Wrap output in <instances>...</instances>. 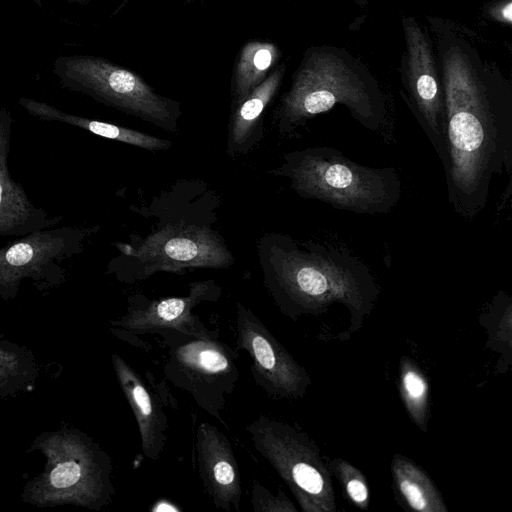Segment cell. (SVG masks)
<instances>
[{"label": "cell", "mask_w": 512, "mask_h": 512, "mask_svg": "<svg viewBox=\"0 0 512 512\" xmlns=\"http://www.w3.org/2000/svg\"><path fill=\"white\" fill-rule=\"evenodd\" d=\"M119 386L135 416L143 455L159 458L167 442L168 420L156 393L151 391L137 371L118 353L111 356Z\"/></svg>", "instance_id": "2e32d148"}, {"label": "cell", "mask_w": 512, "mask_h": 512, "mask_svg": "<svg viewBox=\"0 0 512 512\" xmlns=\"http://www.w3.org/2000/svg\"><path fill=\"white\" fill-rule=\"evenodd\" d=\"M236 350L251 360L254 382L273 399H297L305 395L311 378L264 323L245 305L236 304Z\"/></svg>", "instance_id": "8fae6325"}, {"label": "cell", "mask_w": 512, "mask_h": 512, "mask_svg": "<svg viewBox=\"0 0 512 512\" xmlns=\"http://www.w3.org/2000/svg\"><path fill=\"white\" fill-rule=\"evenodd\" d=\"M27 453L40 452L41 472L22 487L21 500L35 508L75 506L100 511L116 495L110 455L89 434L62 422L53 430L37 434Z\"/></svg>", "instance_id": "3957f363"}, {"label": "cell", "mask_w": 512, "mask_h": 512, "mask_svg": "<svg viewBox=\"0 0 512 512\" xmlns=\"http://www.w3.org/2000/svg\"><path fill=\"white\" fill-rule=\"evenodd\" d=\"M12 123L10 112L0 107V237H20L54 227L61 221L60 216L36 207L23 186L11 177L8 157Z\"/></svg>", "instance_id": "9a60e30c"}, {"label": "cell", "mask_w": 512, "mask_h": 512, "mask_svg": "<svg viewBox=\"0 0 512 512\" xmlns=\"http://www.w3.org/2000/svg\"><path fill=\"white\" fill-rule=\"evenodd\" d=\"M59 83L74 92L174 132L180 103L158 94L135 72L93 55H62L53 62Z\"/></svg>", "instance_id": "8992f818"}, {"label": "cell", "mask_w": 512, "mask_h": 512, "mask_svg": "<svg viewBox=\"0 0 512 512\" xmlns=\"http://www.w3.org/2000/svg\"><path fill=\"white\" fill-rule=\"evenodd\" d=\"M251 505L254 512H297L298 510L282 489L274 495L258 481H254L252 485Z\"/></svg>", "instance_id": "d4e9b609"}, {"label": "cell", "mask_w": 512, "mask_h": 512, "mask_svg": "<svg viewBox=\"0 0 512 512\" xmlns=\"http://www.w3.org/2000/svg\"><path fill=\"white\" fill-rule=\"evenodd\" d=\"M393 489L400 505L416 512H447L442 494L419 465L402 454L391 461Z\"/></svg>", "instance_id": "d6986e66"}, {"label": "cell", "mask_w": 512, "mask_h": 512, "mask_svg": "<svg viewBox=\"0 0 512 512\" xmlns=\"http://www.w3.org/2000/svg\"><path fill=\"white\" fill-rule=\"evenodd\" d=\"M399 391L409 417L422 432H426L429 386L417 363L408 356L402 357L400 361Z\"/></svg>", "instance_id": "7402d4cb"}, {"label": "cell", "mask_w": 512, "mask_h": 512, "mask_svg": "<svg viewBox=\"0 0 512 512\" xmlns=\"http://www.w3.org/2000/svg\"><path fill=\"white\" fill-rule=\"evenodd\" d=\"M283 65L274 69L241 102L232 106L227 153L233 157L247 153L262 134L263 112L276 95L284 75Z\"/></svg>", "instance_id": "e0dca14e"}, {"label": "cell", "mask_w": 512, "mask_h": 512, "mask_svg": "<svg viewBox=\"0 0 512 512\" xmlns=\"http://www.w3.org/2000/svg\"><path fill=\"white\" fill-rule=\"evenodd\" d=\"M261 252L264 284L280 312L296 321L344 305L350 334L359 331L379 295L370 268L343 247L288 235H267Z\"/></svg>", "instance_id": "7a4b0ae2"}, {"label": "cell", "mask_w": 512, "mask_h": 512, "mask_svg": "<svg viewBox=\"0 0 512 512\" xmlns=\"http://www.w3.org/2000/svg\"><path fill=\"white\" fill-rule=\"evenodd\" d=\"M194 0H186L187 3H191L193 2Z\"/></svg>", "instance_id": "4316f807"}, {"label": "cell", "mask_w": 512, "mask_h": 512, "mask_svg": "<svg viewBox=\"0 0 512 512\" xmlns=\"http://www.w3.org/2000/svg\"><path fill=\"white\" fill-rule=\"evenodd\" d=\"M344 105L364 128L379 132L386 124L383 98L377 88L339 57L307 55L283 94L276 112L279 131L290 134L309 119Z\"/></svg>", "instance_id": "5b68a950"}, {"label": "cell", "mask_w": 512, "mask_h": 512, "mask_svg": "<svg viewBox=\"0 0 512 512\" xmlns=\"http://www.w3.org/2000/svg\"><path fill=\"white\" fill-rule=\"evenodd\" d=\"M40 377V364L25 345L0 339V399L32 391Z\"/></svg>", "instance_id": "ffe728a7"}, {"label": "cell", "mask_w": 512, "mask_h": 512, "mask_svg": "<svg viewBox=\"0 0 512 512\" xmlns=\"http://www.w3.org/2000/svg\"><path fill=\"white\" fill-rule=\"evenodd\" d=\"M512 299L504 292H499L493 299L488 310L479 318L486 327L489 340L488 346L500 352L509 363L511 362V320Z\"/></svg>", "instance_id": "603a6c76"}, {"label": "cell", "mask_w": 512, "mask_h": 512, "mask_svg": "<svg viewBox=\"0 0 512 512\" xmlns=\"http://www.w3.org/2000/svg\"><path fill=\"white\" fill-rule=\"evenodd\" d=\"M408 51V90L414 116L437 153L443 169L447 164L445 105L431 47L411 19L403 21Z\"/></svg>", "instance_id": "4fadbf2b"}, {"label": "cell", "mask_w": 512, "mask_h": 512, "mask_svg": "<svg viewBox=\"0 0 512 512\" xmlns=\"http://www.w3.org/2000/svg\"><path fill=\"white\" fill-rule=\"evenodd\" d=\"M501 16L504 21L511 22V2H508L506 6L502 7Z\"/></svg>", "instance_id": "484cf974"}, {"label": "cell", "mask_w": 512, "mask_h": 512, "mask_svg": "<svg viewBox=\"0 0 512 512\" xmlns=\"http://www.w3.org/2000/svg\"><path fill=\"white\" fill-rule=\"evenodd\" d=\"M198 474L217 509L240 511L241 477L237 459L225 434L209 422L196 431Z\"/></svg>", "instance_id": "5bb4252c"}, {"label": "cell", "mask_w": 512, "mask_h": 512, "mask_svg": "<svg viewBox=\"0 0 512 512\" xmlns=\"http://www.w3.org/2000/svg\"><path fill=\"white\" fill-rule=\"evenodd\" d=\"M93 232L84 227H50L37 230L0 248V300L18 296L24 284L40 292L66 280L65 262L80 254Z\"/></svg>", "instance_id": "9c48e42d"}, {"label": "cell", "mask_w": 512, "mask_h": 512, "mask_svg": "<svg viewBox=\"0 0 512 512\" xmlns=\"http://www.w3.org/2000/svg\"><path fill=\"white\" fill-rule=\"evenodd\" d=\"M278 58V47L269 41L252 40L241 47L232 76V106L265 80Z\"/></svg>", "instance_id": "44dd1931"}, {"label": "cell", "mask_w": 512, "mask_h": 512, "mask_svg": "<svg viewBox=\"0 0 512 512\" xmlns=\"http://www.w3.org/2000/svg\"><path fill=\"white\" fill-rule=\"evenodd\" d=\"M255 450L286 483L303 512H334L331 472L319 447L289 423L260 414L246 426Z\"/></svg>", "instance_id": "52a82bcc"}, {"label": "cell", "mask_w": 512, "mask_h": 512, "mask_svg": "<svg viewBox=\"0 0 512 512\" xmlns=\"http://www.w3.org/2000/svg\"><path fill=\"white\" fill-rule=\"evenodd\" d=\"M272 173L290 179L291 189L303 198L358 214H387L402 196L401 179L393 167L365 166L329 146L289 152Z\"/></svg>", "instance_id": "277c9868"}, {"label": "cell", "mask_w": 512, "mask_h": 512, "mask_svg": "<svg viewBox=\"0 0 512 512\" xmlns=\"http://www.w3.org/2000/svg\"><path fill=\"white\" fill-rule=\"evenodd\" d=\"M159 335L169 348L163 365L165 379L224 423L226 396L233 393L239 380L238 351L219 337H197L174 330Z\"/></svg>", "instance_id": "ba28073f"}, {"label": "cell", "mask_w": 512, "mask_h": 512, "mask_svg": "<svg viewBox=\"0 0 512 512\" xmlns=\"http://www.w3.org/2000/svg\"><path fill=\"white\" fill-rule=\"evenodd\" d=\"M221 288L213 280L192 282L189 294L182 297L148 299L141 294L128 298L126 313L109 321V331H119L135 336L178 331L197 337H219L218 330H210L193 313L202 302H216Z\"/></svg>", "instance_id": "7c38bea8"}, {"label": "cell", "mask_w": 512, "mask_h": 512, "mask_svg": "<svg viewBox=\"0 0 512 512\" xmlns=\"http://www.w3.org/2000/svg\"><path fill=\"white\" fill-rule=\"evenodd\" d=\"M448 203L466 221L485 208L495 175L512 172V99L485 81L460 49L443 60Z\"/></svg>", "instance_id": "6da1fadb"}, {"label": "cell", "mask_w": 512, "mask_h": 512, "mask_svg": "<svg viewBox=\"0 0 512 512\" xmlns=\"http://www.w3.org/2000/svg\"><path fill=\"white\" fill-rule=\"evenodd\" d=\"M328 467L330 472L338 479L345 498L355 507L367 509L370 502V493L363 473L343 458L330 460Z\"/></svg>", "instance_id": "cb8c5ba5"}, {"label": "cell", "mask_w": 512, "mask_h": 512, "mask_svg": "<svg viewBox=\"0 0 512 512\" xmlns=\"http://www.w3.org/2000/svg\"><path fill=\"white\" fill-rule=\"evenodd\" d=\"M18 104L30 115L45 121L61 122L76 126L95 135L130 144L146 150L158 151L171 147L172 142L161 139L141 131L119 126L108 122L89 119L83 116L70 114L59 108L32 98L21 97Z\"/></svg>", "instance_id": "ac0fdd59"}, {"label": "cell", "mask_w": 512, "mask_h": 512, "mask_svg": "<svg viewBox=\"0 0 512 512\" xmlns=\"http://www.w3.org/2000/svg\"><path fill=\"white\" fill-rule=\"evenodd\" d=\"M116 247L137 263L122 281L142 280L158 271L227 268L234 260L216 232L187 220L168 222L135 246L117 243Z\"/></svg>", "instance_id": "30bf717a"}]
</instances>
